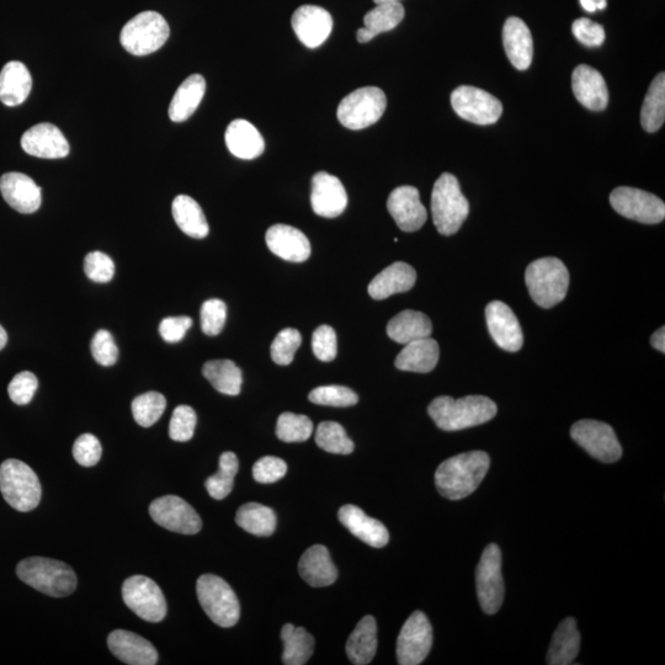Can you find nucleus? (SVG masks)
Masks as SVG:
<instances>
[{"label": "nucleus", "instance_id": "61", "mask_svg": "<svg viewBox=\"0 0 665 665\" xmlns=\"http://www.w3.org/2000/svg\"><path fill=\"white\" fill-rule=\"evenodd\" d=\"M375 35L371 33L369 29H366L365 26L364 28H361L358 30V34H356V39L360 42V44H366V42L371 41L372 39H375Z\"/></svg>", "mask_w": 665, "mask_h": 665}, {"label": "nucleus", "instance_id": "19", "mask_svg": "<svg viewBox=\"0 0 665 665\" xmlns=\"http://www.w3.org/2000/svg\"><path fill=\"white\" fill-rule=\"evenodd\" d=\"M291 24L296 36L308 49L323 45L333 30L332 15L317 5H302L292 15Z\"/></svg>", "mask_w": 665, "mask_h": 665}, {"label": "nucleus", "instance_id": "49", "mask_svg": "<svg viewBox=\"0 0 665 665\" xmlns=\"http://www.w3.org/2000/svg\"><path fill=\"white\" fill-rule=\"evenodd\" d=\"M196 422H198V417L193 408L189 406L175 408L169 424L170 439L178 441V443H186L193 439Z\"/></svg>", "mask_w": 665, "mask_h": 665}, {"label": "nucleus", "instance_id": "8", "mask_svg": "<svg viewBox=\"0 0 665 665\" xmlns=\"http://www.w3.org/2000/svg\"><path fill=\"white\" fill-rule=\"evenodd\" d=\"M202 609L216 625L233 627L241 616V605L230 585L214 574H205L196 583Z\"/></svg>", "mask_w": 665, "mask_h": 665}, {"label": "nucleus", "instance_id": "33", "mask_svg": "<svg viewBox=\"0 0 665 665\" xmlns=\"http://www.w3.org/2000/svg\"><path fill=\"white\" fill-rule=\"evenodd\" d=\"M579 649H581V633L578 631L577 621L573 617H567L558 625L555 635L552 637L549 653H547V664H572L578 657Z\"/></svg>", "mask_w": 665, "mask_h": 665}, {"label": "nucleus", "instance_id": "62", "mask_svg": "<svg viewBox=\"0 0 665 665\" xmlns=\"http://www.w3.org/2000/svg\"><path fill=\"white\" fill-rule=\"evenodd\" d=\"M8 343V334L5 329L0 326V350H2Z\"/></svg>", "mask_w": 665, "mask_h": 665}, {"label": "nucleus", "instance_id": "1", "mask_svg": "<svg viewBox=\"0 0 665 665\" xmlns=\"http://www.w3.org/2000/svg\"><path fill=\"white\" fill-rule=\"evenodd\" d=\"M491 457L484 451H470L446 460L435 472V484L446 499L461 500L471 496L486 477Z\"/></svg>", "mask_w": 665, "mask_h": 665}, {"label": "nucleus", "instance_id": "15", "mask_svg": "<svg viewBox=\"0 0 665 665\" xmlns=\"http://www.w3.org/2000/svg\"><path fill=\"white\" fill-rule=\"evenodd\" d=\"M433 646V629L422 611H416L403 625L397 641V661L401 665H418L428 657Z\"/></svg>", "mask_w": 665, "mask_h": 665}, {"label": "nucleus", "instance_id": "60", "mask_svg": "<svg viewBox=\"0 0 665 665\" xmlns=\"http://www.w3.org/2000/svg\"><path fill=\"white\" fill-rule=\"evenodd\" d=\"M651 344L654 349L661 351L664 354L665 351V328L662 327L658 329L656 333L652 335Z\"/></svg>", "mask_w": 665, "mask_h": 665}, {"label": "nucleus", "instance_id": "11", "mask_svg": "<svg viewBox=\"0 0 665 665\" xmlns=\"http://www.w3.org/2000/svg\"><path fill=\"white\" fill-rule=\"evenodd\" d=\"M122 599L127 608L142 620L161 622L167 616V601L161 588L151 578L133 576L122 585Z\"/></svg>", "mask_w": 665, "mask_h": 665}, {"label": "nucleus", "instance_id": "26", "mask_svg": "<svg viewBox=\"0 0 665 665\" xmlns=\"http://www.w3.org/2000/svg\"><path fill=\"white\" fill-rule=\"evenodd\" d=\"M339 520L351 534L358 537L365 544L382 549L390 541V534L381 521L367 516L363 510L355 505H344L339 510Z\"/></svg>", "mask_w": 665, "mask_h": 665}, {"label": "nucleus", "instance_id": "24", "mask_svg": "<svg viewBox=\"0 0 665 665\" xmlns=\"http://www.w3.org/2000/svg\"><path fill=\"white\" fill-rule=\"evenodd\" d=\"M111 653L121 662L130 665H154L158 662L157 649L146 638L136 633L116 630L108 638Z\"/></svg>", "mask_w": 665, "mask_h": 665}, {"label": "nucleus", "instance_id": "25", "mask_svg": "<svg viewBox=\"0 0 665 665\" xmlns=\"http://www.w3.org/2000/svg\"><path fill=\"white\" fill-rule=\"evenodd\" d=\"M572 88L579 103L589 110L601 111L609 104L608 87L597 69L587 65L574 69Z\"/></svg>", "mask_w": 665, "mask_h": 665}, {"label": "nucleus", "instance_id": "35", "mask_svg": "<svg viewBox=\"0 0 665 665\" xmlns=\"http://www.w3.org/2000/svg\"><path fill=\"white\" fill-rule=\"evenodd\" d=\"M206 92L205 78L201 74H191L180 84L169 106V117L173 122H184L199 108Z\"/></svg>", "mask_w": 665, "mask_h": 665}, {"label": "nucleus", "instance_id": "17", "mask_svg": "<svg viewBox=\"0 0 665 665\" xmlns=\"http://www.w3.org/2000/svg\"><path fill=\"white\" fill-rule=\"evenodd\" d=\"M387 209L403 232H417L428 220L427 209L414 186H399L393 190L387 201Z\"/></svg>", "mask_w": 665, "mask_h": 665}, {"label": "nucleus", "instance_id": "37", "mask_svg": "<svg viewBox=\"0 0 665 665\" xmlns=\"http://www.w3.org/2000/svg\"><path fill=\"white\" fill-rule=\"evenodd\" d=\"M172 212L175 222L186 236L195 239L207 237L210 232L204 211L198 202L188 195H179L174 199Z\"/></svg>", "mask_w": 665, "mask_h": 665}, {"label": "nucleus", "instance_id": "41", "mask_svg": "<svg viewBox=\"0 0 665 665\" xmlns=\"http://www.w3.org/2000/svg\"><path fill=\"white\" fill-rule=\"evenodd\" d=\"M236 523L249 534L270 536L276 529V515L273 509L265 505L248 503L238 509Z\"/></svg>", "mask_w": 665, "mask_h": 665}, {"label": "nucleus", "instance_id": "7", "mask_svg": "<svg viewBox=\"0 0 665 665\" xmlns=\"http://www.w3.org/2000/svg\"><path fill=\"white\" fill-rule=\"evenodd\" d=\"M167 20L157 12L136 15L121 31L122 47L133 56H147L162 49L169 39Z\"/></svg>", "mask_w": 665, "mask_h": 665}, {"label": "nucleus", "instance_id": "50", "mask_svg": "<svg viewBox=\"0 0 665 665\" xmlns=\"http://www.w3.org/2000/svg\"><path fill=\"white\" fill-rule=\"evenodd\" d=\"M227 318L226 303L218 300H207L201 307V329L209 337L222 332Z\"/></svg>", "mask_w": 665, "mask_h": 665}, {"label": "nucleus", "instance_id": "21", "mask_svg": "<svg viewBox=\"0 0 665 665\" xmlns=\"http://www.w3.org/2000/svg\"><path fill=\"white\" fill-rule=\"evenodd\" d=\"M23 150L37 158L60 159L69 154L67 138L57 126L42 122L21 137Z\"/></svg>", "mask_w": 665, "mask_h": 665}, {"label": "nucleus", "instance_id": "32", "mask_svg": "<svg viewBox=\"0 0 665 665\" xmlns=\"http://www.w3.org/2000/svg\"><path fill=\"white\" fill-rule=\"evenodd\" d=\"M33 78L24 63L8 62L0 72V101L4 105L18 106L28 99Z\"/></svg>", "mask_w": 665, "mask_h": 665}, {"label": "nucleus", "instance_id": "53", "mask_svg": "<svg viewBox=\"0 0 665 665\" xmlns=\"http://www.w3.org/2000/svg\"><path fill=\"white\" fill-rule=\"evenodd\" d=\"M103 454L100 441L97 436L83 434L79 436L73 445V457L79 465L92 467L98 464Z\"/></svg>", "mask_w": 665, "mask_h": 665}, {"label": "nucleus", "instance_id": "56", "mask_svg": "<svg viewBox=\"0 0 665 665\" xmlns=\"http://www.w3.org/2000/svg\"><path fill=\"white\" fill-rule=\"evenodd\" d=\"M90 348L93 358L100 365L113 366L119 359V349L116 347L113 335L104 329L94 335Z\"/></svg>", "mask_w": 665, "mask_h": 665}, {"label": "nucleus", "instance_id": "55", "mask_svg": "<svg viewBox=\"0 0 665 665\" xmlns=\"http://www.w3.org/2000/svg\"><path fill=\"white\" fill-rule=\"evenodd\" d=\"M287 472V465L279 457L265 456L255 462L253 466V478L258 483H275L284 478Z\"/></svg>", "mask_w": 665, "mask_h": 665}, {"label": "nucleus", "instance_id": "47", "mask_svg": "<svg viewBox=\"0 0 665 665\" xmlns=\"http://www.w3.org/2000/svg\"><path fill=\"white\" fill-rule=\"evenodd\" d=\"M310 401L319 406L351 407L359 402V396L345 386H322L310 393Z\"/></svg>", "mask_w": 665, "mask_h": 665}, {"label": "nucleus", "instance_id": "18", "mask_svg": "<svg viewBox=\"0 0 665 665\" xmlns=\"http://www.w3.org/2000/svg\"><path fill=\"white\" fill-rule=\"evenodd\" d=\"M488 331L498 347L516 353L524 344L519 319L504 302L492 301L486 307Z\"/></svg>", "mask_w": 665, "mask_h": 665}, {"label": "nucleus", "instance_id": "36", "mask_svg": "<svg viewBox=\"0 0 665 665\" xmlns=\"http://www.w3.org/2000/svg\"><path fill=\"white\" fill-rule=\"evenodd\" d=\"M377 651V625L372 616L359 621L347 642L349 661L355 665L371 663Z\"/></svg>", "mask_w": 665, "mask_h": 665}, {"label": "nucleus", "instance_id": "39", "mask_svg": "<svg viewBox=\"0 0 665 665\" xmlns=\"http://www.w3.org/2000/svg\"><path fill=\"white\" fill-rule=\"evenodd\" d=\"M281 638L284 642V664L303 665L310 661L315 648V638L305 629L286 624L281 631Z\"/></svg>", "mask_w": 665, "mask_h": 665}, {"label": "nucleus", "instance_id": "48", "mask_svg": "<svg viewBox=\"0 0 665 665\" xmlns=\"http://www.w3.org/2000/svg\"><path fill=\"white\" fill-rule=\"evenodd\" d=\"M302 344L301 333L294 328H286L278 334L271 344V359L274 363L286 366L295 359L296 351Z\"/></svg>", "mask_w": 665, "mask_h": 665}, {"label": "nucleus", "instance_id": "14", "mask_svg": "<svg viewBox=\"0 0 665 665\" xmlns=\"http://www.w3.org/2000/svg\"><path fill=\"white\" fill-rule=\"evenodd\" d=\"M451 105L457 115L476 125L496 124L503 114V105L496 97L468 85L452 92Z\"/></svg>", "mask_w": 665, "mask_h": 665}, {"label": "nucleus", "instance_id": "13", "mask_svg": "<svg viewBox=\"0 0 665 665\" xmlns=\"http://www.w3.org/2000/svg\"><path fill=\"white\" fill-rule=\"evenodd\" d=\"M610 204L617 214L646 225H657L665 218L663 200L647 191L629 186L615 189L610 195Z\"/></svg>", "mask_w": 665, "mask_h": 665}, {"label": "nucleus", "instance_id": "27", "mask_svg": "<svg viewBox=\"0 0 665 665\" xmlns=\"http://www.w3.org/2000/svg\"><path fill=\"white\" fill-rule=\"evenodd\" d=\"M503 44L510 63L519 71H526L534 56V41L528 25L515 17L505 21Z\"/></svg>", "mask_w": 665, "mask_h": 665}, {"label": "nucleus", "instance_id": "5", "mask_svg": "<svg viewBox=\"0 0 665 665\" xmlns=\"http://www.w3.org/2000/svg\"><path fill=\"white\" fill-rule=\"evenodd\" d=\"M525 281L536 305L551 308L567 296L569 271L560 259L542 258L528 266Z\"/></svg>", "mask_w": 665, "mask_h": 665}, {"label": "nucleus", "instance_id": "28", "mask_svg": "<svg viewBox=\"0 0 665 665\" xmlns=\"http://www.w3.org/2000/svg\"><path fill=\"white\" fill-rule=\"evenodd\" d=\"M417 273L411 265L397 262L382 270L369 285V295L374 300H386L396 294L412 290Z\"/></svg>", "mask_w": 665, "mask_h": 665}, {"label": "nucleus", "instance_id": "38", "mask_svg": "<svg viewBox=\"0 0 665 665\" xmlns=\"http://www.w3.org/2000/svg\"><path fill=\"white\" fill-rule=\"evenodd\" d=\"M202 374L222 395L238 396L241 393L242 371L231 360L207 361Z\"/></svg>", "mask_w": 665, "mask_h": 665}, {"label": "nucleus", "instance_id": "40", "mask_svg": "<svg viewBox=\"0 0 665 665\" xmlns=\"http://www.w3.org/2000/svg\"><path fill=\"white\" fill-rule=\"evenodd\" d=\"M665 120V76L659 73L651 85L643 101L641 110V124L643 130L657 132Z\"/></svg>", "mask_w": 665, "mask_h": 665}, {"label": "nucleus", "instance_id": "16", "mask_svg": "<svg viewBox=\"0 0 665 665\" xmlns=\"http://www.w3.org/2000/svg\"><path fill=\"white\" fill-rule=\"evenodd\" d=\"M150 514L159 526L178 534L195 535L202 528V520L196 510L177 496L153 500Z\"/></svg>", "mask_w": 665, "mask_h": 665}, {"label": "nucleus", "instance_id": "59", "mask_svg": "<svg viewBox=\"0 0 665 665\" xmlns=\"http://www.w3.org/2000/svg\"><path fill=\"white\" fill-rule=\"evenodd\" d=\"M585 12L595 13L606 8V0H579Z\"/></svg>", "mask_w": 665, "mask_h": 665}, {"label": "nucleus", "instance_id": "4", "mask_svg": "<svg viewBox=\"0 0 665 665\" xmlns=\"http://www.w3.org/2000/svg\"><path fill=\"white\" fill-rule=\"evenodd\" d=\"M432 214L436 230L443 236L459 232L470 214V204L462 194L459 180L450 173L441 174L432 194Z\"/></svg>", "mask_w": 665, "mask_h": 665}, {"label": "nucleus", "instance_id": "58", "mask_svg": "<svg viewBox=\"0 0 665 665\" xmlns=\"http://www.w3.org/2000/svg\"><path fill=\"white\" fill-rule=\"evenodd\" d=\"M191 326L193 319L190 317H168L159 324V334L167 343H178L184 339Z\"/></svg>", "mask_w": 665, "mask_h": 665}, {"label": "nucleus", "instance_id": "20", "mask_svg": "<svg viewBox=\"0 0 665 665\" xmlns=\"http://www.w3.org/2000/svg\"><path fill=\"white\" fill-rule=\"evenodd\" d=\"M311 204L318 216L338 217L347 209L348 194L337 177L319 172L312 179Z\"/></svg>", "mask_w": 665, "mask_h": 665}, {"label": "nucleus", "instance_id": "51", "mask_svg": "<svg viewBox=\"0 0 665 665\" xmlns=\"http://www.w3.org/2000/svg\"><path fill=\"white\" fill-rule=\"evenodd\" d=\"M84 271L94 283L105 284L113 280L115 264L109 255L101 252H92L85 257Z\"/></svg>", "mask_w": 665, "mask_h": 665}, {"label": "nucleus", "instance_id": "31", "mask_svg": "<svg viewBox=\"0 0 665 665\" xmlns=\"http://www.w3.org/2000/svg\"><path fill=\"white\" fill-rule=\"evenodd\" d=\"M226 145L234 157L246 159L258 158L265 150L264 138L257 127L246 120H234L226 131Z\"/></svg>", "mask_w": 665, "mask_h": 665}, {"label": "nucleus", "instance_id": "6", "mask_svg": "<svg viewBox=\"0 0 665 665\" xmlns=\"http://www.w3.org/2000/svg\"><path fill=\"white\" fill-rule=\"evenodd\" d=\"M0 491L5 502L21 513L34 510L42 493L33 468L19 460H7L0 466Z\"/></svg>", "mask_w": 665, "mask_h": 665}, {"label": "nucleus", "instance_id": "10", "mask_svg": "<svg viewBox=\"0 0 665 665\" xmlns=\"http://www.w3.org/2000/svg\"><path fill=\"white\" fill-rule=\"evenodd\" d=\"M478 601L484 613L497 614L504 601V579L502 574V551L496 544L484 549L476 569Z\"/></svg>", "mask_w": 665, "mask_h": 665}, {"label": "nucleus", "instance_id": "44", "mask_svg": "<svg viewBox=\"0 0 665 665\" xmlns=\"http://www.w3.org/2000/svg\"><path fill=\"white\" fill-rule=\"evenodd\" d=\"M316 443L324 451L331 454L349 455L355 445L342 425L335 422H323L318 425Z\"/></svg>", "mask_w": 665, "mask_h": 665}, {"label": "nucleus", "instance_id": "23", "mask_svg": "<svg viewBox=\"0 0 665 665\" xmlns=\"http://www.w3.org/2000/svg\"><path fill=\"white\" fill-rule=\"evenodd\" d=\"M266 244L279 258L291 263H303L311 257V243L300 230L287 225H275L266 232Z\"/></svg>", "mask_w": 665, "mask_h": 665}, {"label": "nucleus", "instance_id": "45", "mask_svg": "<svg viewBox=\"0 0 665 665\" xmlns=\"http://www.w3.org/2000/svg\"><path fill=\"white\" fill-rule=\"evenodd\" d=\"M132 414L138 425L150 428L163 416L167 408V399L159 392H147L133 399Z\"/></svg>", "mask_w": 665, "mask_h": 665}, {"label": "nucleus", "instance_id": "43", "mask_svg": "<svg viewBox=\"0 0 665 665\" xmlns=\"http://www.w3.org/2000/svg\"><path fill=\"white\" fill-rule=\"evenodd\" d=\"M404 14H406V10L399 2L377 4L376 8L365 15V28L375 36L388 33L402 23Z\"/></svg>", "mask_w": 665, "mask_h": 665}, {"label": "nucleus", "instance_id": "54", "mask_svg": "<svg viewBox=\"0 0 665 665\" xmlns=\"http://www.w3.org/2000/svg\"><path fill=\"white\" fill-rule=\"evenodd\" d=\"M312 349L318 360L329 363L338 353L337 334L332 327L321 326L313 333Z\"/></svg>", "mask_w": 665, "mask_h": 665}, {"label": "nucleus", "instance_id": "30", "mask_svg": "<svg viewBox=\"0 0 665 665\" xmlns=\"http://www.w3.org/2000/svg\"><path fill=\"white\" fill-rule=\"evenodd\" d=\"M440 348L436 340L428 337L404 345L395 365L398 370L428 374L438 365Z\"/></svg>", "mask_w": 665, "mask_h": 665}, {"label": "nucleus", "instance_id": "52", "mask_svg": "<svg viewBox=\"0 0 665 665\" xmlns=\"http://www.w3.org/2000/svg\"><path fill=\"white\" fill-rule=\"evenodd\" d=\"M37 387H39V381H37V377L33 372H20L9 383V397L15 404L25 406V404H29L31 399L34 398Z\"/></svg>", "mask_w": 665, "mask_h": 665}, {"label": "nucleus", "instance_id": "29", "mask_svg": "<svg viewBox=\"0 0 665 665\" xmlns=\"http://www.w3.org/2000/svg\"><path fill=\"white\" fill-rule=\"evenodd\" d=\"M299 572L313 588L328 587L338 578V569L334 566L327 547L322 545L312 546L303 553Z\"/></svg>", "mask_w": 665, "mask_h": 665}, {"label": "nucleus", "instance_id": "63", "mask_svg": "<svg viewBox=\"0 0 665 665\" xmlns=\"http://www.w3.org/2000/svg\"><path fill=\"white\" fill-rule=\"evenodd\" d=\"M376 4L387 3V2H401V0H374Z\"/></svg>", "mask_w": 665, "mask_h": 665}, {"label": "nucleus", "instance_id": "2", "mask_svg": "<svg viewBox=\"0 0 665 665\" xmlns=\"http://www.w3.org/2000/svg\"><path fill=\"white\" fill-rule=\"evenodd\" d=\"M497 404L484 396L454 399L449 396L435 398L428 408L438 428L444 432H459L489 422L497 416Z\"/></svg>", "mask_w": 665, "mask_h": 665}, {"label": "nucleus", "instance_id": "57", "mask_svg": "<svg viewBox=\"0 0 665 665\" xmlns=\"http://www.w3.org/2000/svg\"><path fill=\"white\" fill-rule=\"evenodd\" d=\"M572 31L577 40L584 46L599 47L604 44V28L592 20L582 18L574 21Z\"/></svg>", "mask_w": 665, "mask_h": 665}, {"label": "nucleus", "instance_id": "9", "mask_svg": "<svg viewBox=\"0 0 665 665\" xmlns=\"http://www.w3.org/2000/svg\"><path fill=\"white\" fill-rule=\"evenodd\" d=\"M387 108V98L377 87H364L345 97L338 106V120L349 130H364L376 124Z\"/></svg>", "mask_w": 665, "mask_h": 665}, {"label": "nucleus", "instance_id": "42", "mask_svg": "<svg viewBox=\"0 0 665 665\" xmlns=\"http://www.w3.org/2000/svg\"><path fill=\"white\" fill-rule=\"evenodd\" d=\"M239 470V461L233 452H225L220 457V468L216 475L207 478L205 487L210 496L222 500L230 496L234 486V477Z\"/></svg>", "mask_w": 665, "mask_h": 665}, {"label": "nucleus", "instance_id": "3", "mask_svg": "<svg viewBox=\"0 0 665 665\" xmlns=\"http://www.w3.org/2000/svg\"><path fill=\"white\" fill-rule=\"evenodd\" d=\"M17 574L25 584L53 598L68 597L77 588V576L73 569L51 558H26L19 563Z\"/></svg>", "mask_w": 665, "mask_h": 665}, {"label": "nucleus", "instance_id": "12", "mask_svg": "<svg viewBox=\"0 0 665 665\" xmlns=\"http://www.w3.org/2000/svg\"><path fill=\"white\" fill-rule=\"evenodd\" d=\"M571 436L594 459L614 464L622 457V448L614 429L598 420H579L571 429Z\"/></svg>", "mask_w": 665, "mask_h": 665}, {"label": "nucleus", "instance_id": "46", "mask_svg": "<svg viewBox=\"0 0 665 665\" xmlns=\"http://www.w3.org/2000/svg\"><path fill=\"white\" fill-rule=\"evenodd\" d=\"M313 433L312 420L294 413H284L276 424V435L284 443H303Z\"/></svg>", "mask_w": 665, "mask_h": 665}, {"label": "nucleus", "instance_id": "22", "mask_svg": "<svg viewBox=\"0 0 665 665\" xmlns=\"http://www.w3.org/2000/svg\"><path fill=\"white\" fill-rule=\"evenodd\" d=\"M0 193L10 207L20 214H34L42 202L41 188L23 173H7L0 178Z\"/></svg>", "mask_w": 665, "mask_h": 665}, {"label": "nucleus", "instance_id": "34", "mask_svg": "<svg viewBox=\"0 0 665 665\" xmlns=\"http://www.w3.org/2000/svg\"><path fill=\"white\" fill-rule=\"evenodd\" d=\"M432 333L433 323L422 312L403 311L387 324L388 337L398 344L406 345L414 340L428 338Z\"/></svg>", "mask_w": 665, "mask_h": 665}]
</instances>
